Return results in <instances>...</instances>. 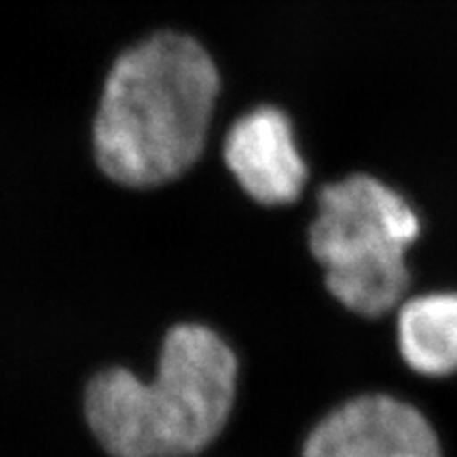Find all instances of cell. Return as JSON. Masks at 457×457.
<instances>
[{
	"mask_svg": "<svg viewBox=\"0 0 457 457\" xmlns=\"http://www.w3.org/2000/svg\"><path fill=\"white\" fill-rule=\"evenodd\" d=\"M220 79L191 37L162 32L114 62L94 125L108 179L148 188L179 179L202 155Z\"/></svg>",
	"mask_w": 457,
	"mask_h": 457,
	"instance_id": "6da1fadb",
	"label": "cell"
},
{
	"mask_svg": "<svg viewBox=\"0 0 457 457\" xmlns=\"http://www.w3.org/2000/svg\"><path fill=\"white\" fill-rule=\"evenodd\" d=\"M303 457H443L430 421L413 404L367 394L330 411L307 436Z\"/></svg>",
	"mask_w": 457,
	"mask_h": 457,
	"instance_id": "277c9868",
	"label": "cell"
},
{
	"mask_svg": "<svg viewBox=\"0 0 457 457\" xmlns=\"http://www.w3.org/2000/svg\"><path fill=\"white\" fill-rule=\"evenodd\" d=\"M398 347L420 375L457 370V293H430L404 301L398 312Z\"/></svg>",
	"mask_w": 457,
	"mask_h": 457,
	"instance_id": "8992f818",
	"label": "cell"
},
{
	"mask_svg": "<svg viewBox=\"0 0 457 457\" xmlns=\"http://www.w3.org/2000/svg\"><path fill=\"white\" fill-rule=\"evenodd\" d=\"M236 384L231 347L202 324H180L165 337L151 384L104 370L87 387L85 415L112 457H188L222 432Z\"/></svg>",
	"mask_w": 457,
	"mask_h": 457,
	"instance_id": "7a4b0ae2",
	"label": "cell"
},
{
	"mask_svg": "<svg viewBox=\"0 0 457 457\" xmlns=\"http://www.w3.org/2000/svg\"><path fill=\"white\" fill-rule=\"evenodd\" d=\"M225 162L239 187L262 205L293 204L307 180L293 125L273 106L244 114L228 129Z\"/></svg>",
	"mask_w": 457,
	"mask_h": 457,
	"instance_id": "5b68a950",
	"label": "cell"
},
{
	"mask_svg": "<svg viewBox=\"0 0 457 457\" xmlns=\"http://www.w3.org/2000/svg\"><path fill=\"white\" fill-rule=\"evenodd\" d=\"M420 216L400 193L369 174L327 185L310 227V248L327 271L330 295L364 318H379L409 288V245Z\"/></svg>",
	"mask_w": 457,
	"mask_h": 457,
	"instance_id": "3957f363",
	"label": "cell"
}]
</instances>
